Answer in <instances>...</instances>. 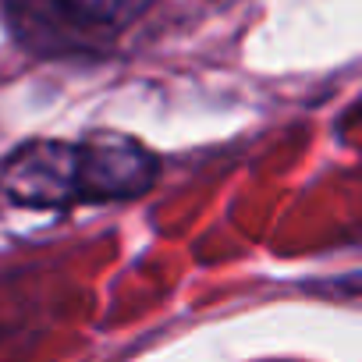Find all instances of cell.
<instances>
[{
    "instance_id": "cell-2",
    "label": "cell",
    "mask_w": 362,
    "mask_h": 362,
    "mask_svg": "<svg viewBox=\"0 0 362 362\" xmlns=\"http://www.w3.org/2000/svg\"><path fill=\"white\" fill-rule=\"evenodd\" d=\"M78 163H82L86 206L139 199L160 177L156 153L142 146L139 139L117 135V132H96V135L78 139Z\"/></svg>"
},
{
    "instance_id": "cell-1",
    "label": "cell",
    "mask_w": 362,
    "mask_h": 362,
    "mask_svg": "<svg viewBox=\"0 0 362 362\" xmlns=\"http://www.w3.org/2000/svg\"><path fill=\"white\" fill-rule=\"evenodd\" d=\"M0 199L22 210H71L82 199L78 139H33L0 163Z\"/></svg>"
},
{
    "instance_id": "cell-3",
    "label": "cell",
    "mask_w": 362,
    "mask_h": 362,
    "mask_svg": "<svg viewBox=\"0 0 362 362\" xmlns=\"http://www.w3.org/2000/svg\"><path fill=\"white\" fill-rule=\"evenodd\" d=\"M0 8H4V18L15 29V36L36 54L57 57V54H86L107 47L64 11L61 0H0Z\"/></svg>"
},
{
    "instance_id": "cell-4",
    "label": "cell",
    "mask_w": 362,
    "mask_h": 362,
    "mask_svg": "<svg viewBox=\"0 0 362 362\" xmlns=\"http://www.w3.org/2000/svg\"><path fill=\"white\" fill-rule=\"evenodd\" d=\"M64 11L96 40H110L114 33L128 29L135 18H142L156 0H61Z\"/></svg>"
}]
</instances>
